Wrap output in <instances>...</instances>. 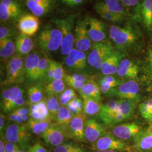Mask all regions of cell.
I'll list each match as a JSON object with an SVG mask.
<instances>
[{
	"mask_svg": "<svg viewBox=\"0 0 152 152\" xmlns=\"http://www.w3.org/2000/svg\"><path fill=\"white\" fill-rule=\"evenodd\" d=\"M15 44L17 55L20 56L29 54L34 48V43L32 38L23 34L16 37Z\"/></svg>",
	"mask_w": 152,
	"mask_h": 152,
	"instance_id": "d4e9b609",
	"label": "cell"
},
{
	"mask_svg": "<svg viewBox=\"0 0 152 152\" xmlns=\"http://www.w3.org/2000/svg\"><path fill=\"white\" fill-rule=\"evenodd\" d=\"M119 100H111L103 104L98 117L106 126H113L117 124V115L118 107L120 103Z\"/></svg>",
	"mask_w": 152,
	"mask_h": 152,
	"instance_id": "8fae6325",
	"label": "cell"
},
{
	"mask_svg": "<svg viewBox=\"0 0 152 152\" xmlns=\"http://www.w3.org/2000/svg\"><path fill=\"white\" fill-rule=\"evenodd\" d=\"M114 51L113 47L109 42L94 43L87 56V63L97 70L100 69L104 61Z\"/></svg>",
	"mask_w": 152,
	"mask_h": 152,
	"instance_id": "5b68a950",
	"label": "cell"
},
{
	"mask_svg": "<svg viewBox=\"0 0 152 152\" xmlns=\"http://www.w3.org/2000/svg\"><path fill=\"white\" fill-rule=\"evenodd\" d=\"M134 145L141 152L152 151V129L141 130L134 138Z\"/></svg>",
	"mask_w": 152,
	"mask_h": 152,
	"instance_id": "603a6c76",
	"label": "cell"
},
{
	"mask_svg": "<svg viewBox=\"0 0 152 152\" xmlns=\"http://www.w3.org/2000/svg\"><path fill=\"white\" fill-rule=\"evenodd\" d=\"M105 134L103 126L95 119L87 120L85 124V136L86 141L94 143Z\"/></svg>",
	"mask_w": 152,
	"mask_h": 152,
	"instance_id": "2e32d148",
	"label": "cell"
},
{
	"mask_svg": "<svg viewBox=\"0 0 152 152\" xmlns=\"http://www.w3.org/2000/svg\"><path fill=\"white\" fill-rule=\"evenodd\" d=\"M51 121H39L29 118L27 122L29 130L36 135H41L53 125Z\"/></svg>",
	"mask_w": 152,
	"mask_h": 152,
	"instance_id": "4dcf8cb0",
	"label": "cell"
},
{
	"mask_svg": "<svg viewBox=\"0 0 152 152\" xmlns=\"http://www.w3.org/2000/svg\"><path fill=\"white\" fill-rule=\"evenodd\" d=\"M65 107L69 109L71 114L73 117L77 114L83 112V101L80 98H76L72 100Z\"/></svg>",
	"mask_w": 152,
	"mask_h": 152,
	"instance_id": "ee69618b",
	"label": "cell"
},
{
	"mask_svg": "<svg viewBox=\"0 0 152 152\" xmlns=\"http://www.w3.org/2000/svg\"><path fill=\"white\" fill-rule=\"evenodd\" d=\"M45 99L51 118L56 120V115L61 107L58 99L55 96H48Z\"/></svg>",
	"mask_w": 152,
	"mask_h": 152,
	"instance_id": "ab89813d",
	"label": "cell"
},
{
	"mask_svg": "<svg viewBox=\"0 0 152 152\" xmlns=\"http://www.w3.org/2000/svg\"><path fill=\"white\" fill-rule=\"evenodd\" d=\"M141 36L140 31L131 26L120 27L112 25L109 28V37L119 48L126 49L134 46L138 44Z\"/></svg>",
	"mask_w": 152,
	"mask_h": 152,
	"instance_id": "6da1fadb",
	"label": "cell"
},
{
	"mask_svg": "<svg viewBox=\"0 0 152 152\" xmlns=\"http://www.w3.org/2000/svg\"><path fill=\"white\" fill-rule=\"evenodd\" d=\"M40 57L36 53L28 55L24 60L26 77L29 82H38L37 72Z\"/></svg>",
	"mask_w": 152,
	"mask_h": 152,
	"instance_id": "d6986e66",
	"label": "cell"
},
{
	"mask_svg": "<svg viewBox=\"0 0 152 152\" xmlns=\"http://www.w3.org/2000/svg\"><path fill=\"white\" fill-rule=\"evenodd\" d=\"M15 52V44L11 38L0 40V56L1 59H9L12 56Z\"/></svg>",
	"mask_w": 152,
	"mask_h": 152,
	"instance_id": "d6a6232c",
	"label": "cell"
},
{
	"mask_svg": "<svg viewBox=\"0 0 152 152\" xmlns=\"http://www.w3.org/2000/svg\"><path fill=\"white\" fill-rule=\"evenodd\" d=\"M24 94V90L18 86H13L4 89L1 94V108L6 112L11 104L16 100L23 98Z\"/></svg>",
	"mask_w": 152,
	"mask_h": 152,
	"instance_id": "ac0fdd59",
	"label": "cell"
},
{
	"mask_svg": "<svg viewBox=\"0 0 152 152\" xmlns=\"http://www.w3.org/2000/svg\"><path fill=\"white\" fill-rule=\"evenodd\" d=\"M77 98V94L75 90L69 88L66 89L64 92L59 95L58 100L61 106H66L71 101Z\"/></svg>",
	"mask_w": 152,
	"mask_h": 152,
	"instance_id": "b9f144b4",
	"label": "cell"
},
{
	"mask_svg": "<svg viewBox=\"0 0 152 152\" xmlns=\"http://www.w3.org/2000/svg\"><path fill=\"white\" fill-rule=\"evenodd\" d=\"M65 81L64 79L55 80L46 84L45 90L48 96H57L65 90Z\"/></svg>",
	"mask_w": 152,
	"mask_h": 152,
	"instance_id": "836d02e7",
	"label": "cell"
},
{
	"mask_svg": "<svg viewBox=\"0 0 152 152\" xmlns=\"http://www.w3.org/2000/svg\"><path fill=\"white\" fill-rule=\"evenodd\" d=\"M86 115L83 112L73 117L67 131V136L77 141H85V130Z\"/></svg>",
	"mask_w": 152,
	"mask_h": 152,
	"instance_id": "30bf717a",
	"label": "cell"
},
{
	"mask_svg": "<svg viewBox=\"0 0 152 152\" xmlns=\"http://www.w3.org/2000/svg\"><path fill=\"white\" fill-rule=\"evenodd\" d=\"M82 98L83 104V112L85 114L88 116L99 114L103 105L100 103V101L85 96H82Z\"/></svg>",
	"mask_w": 152,
	"mask_h": 152,
	"instance_id": "83f0119b",
	"label": "cell"
},
{
	"mask_svg": "<svg viewBox=\"0 0 152 152\" xmlns=\"http://www.w3.org/2000/svg\"><path fill=\"white\" fill-rule=\"evenodd\" d=\"M26 77L24 61L18 55L13 56L6 66V85H13L21 83Z\"/></svg>",
	"mask_w": 152,
	"mask_h": 152,
	"instance_id": "52a82bcc",
	"label": "cell"
},
{
	"mask_svg": "<svg viewBox=\"0 0 152 152\" xmlns=\"http://www.w3.org/2000/svg\"><path fill=\"white\" fill-rule=\"evenodd\" d=\"M125 6L134 7L139 5L140 0H119Z\"/></svg>",
	"mask_w": 152,
	"mask_h": 152,
	"instance_id": "f5cc1de1",
	"label": "cell"
},
{
	"mask_svg": "<svg viewBox=\"0 0 152 152\" xmlns=\"http://www.w3.org/2000/svg\"><path fill=\"white\" fill-rule=\"evenodd\" d=\"M88 35L94 43L104 42L106 38L105 26L98 19L91 18L88 19Z\"/></svg>",
	"mask_w": 152,
	"mask_h": 152,
	"instance_id": "e0dca14e",
	"label": "cell"
},
{
	"mask_svg": "<svg viewBox=\"0 0 152 152\" xmlns=\"http://www.w3.org/2000/svg\"><path fill=\"white\" fill-rule=\"evenodd\" d=\"M1 3L18 15H20L21 12L20 7L16 0H1Z\"/></svg>",
	"mask_w": 152,
	"mask_h": 152,
	"instance_id": "bcb514c9",
	"label": "cell"
},
{
	"mask_svg": "<svg viewBox=\"0 0 152 152\" xmlns=\"http://www.w3.org/2000/svg\"><path fill=\"white\" fill-rule=\"evenodd\" d=\"M73 116L69 109L65 106H61L60 110L56 115V125L65 131L67 135V131Z\"/></svg>",
	"mask_w": 152,
	"mask_h": 152,
	"instance_id": "f1b7e54d",
	"label": "cell"
},
{
	"mask_svg": "<svg viewBox=\"0 0 152 152\" xmlns=\"http://www.w3.org/2000/svg\"><path fill=\"white\" fill-rule=\"evenodd\" d=\"M19 16L14 12L11 11L9 8L2 4H0V18L1 20L6 21L12 19Z\"/></svg>",
	"mask_w": 152,
	"mask_h": 152,
	"instance_id": "f6af8a7d",
	"label": "cell"
},
{
	"mask_svg": "<svg viewBox=\"0 0 152 152\" xmlns=\"http://www.w3.org/2000/svg\"><path fill=\"white\" fill-rule=\"evenodd\" d=\"M39 22L37 16L32 14H26L22 16L18 22V28L23 34L28 36L34 35L37 32Z\"/></svg>",
	"mask_w": 152,
	"mask_h": 152,
	"instance_id": "9a60e30c",
	"label": "cell"
},
{
	"mask_svg": "<svg viewBox=\"0 0 152 152\" xmlns=\"http://www.w3.org/2000/svg\"><path fill=\"white\" fill-rule=\"evenodd\" d=\"M122 80L115 77L113 75L104 76L99 81V86L101 92L104 94L109 95L112 90L119 86Z\"/></svg>",
	"mask_w": 152,
	"mask_h": 152,
	"instance_id": "4316f807",
	"label": "cell"
},
{
	"mask_svg": "<svg viewBox=\"0 0 152 152\" xmlns=\"http://www.w3.org/2000/svg\"><path fill=\"white\" fill-rule=\"evenodd\" d=\"M136 14L145 27L152 29V0H142L136 7Z\"/></svg>",
	"mask_w": 152,
	"mask_h": 152,
	"instance_id": "7402d4cb",
	"label": "cell"
},
{
	"mask_svg": "<svg viewBox=\"0 0 152 152\" xmlns=\"http://www.w3.org/2000/svg\"><path fill=\"white\" fill-rule=\"evenodd\" d=\"M92 152H123L121 151H95Z\"/></svg>",
	"mask_w": 152,
	"mask_h": 152,
	"instance_id": "680465c9",
	"label": "cell"
},
{
	"mask_svg": "<svg viewBox=\"0 0 152 152\" xmlns=\"http://www.w3.org/2000/svg\"><path fill=\"white\" fill-rule=\"evenodd\" d=\"M108 95L120 99L134 100L138 103L140 100V87L136 80H129L122 82L113 88Z\"/></svg>",
	"mask_w": 152,
	"mask_h": 152,
	"instance_id": "8992f818",
	"label": "cell"
},
{
	"mask_svg": "<svg viewBox=\"0 0 152 152\" xmlns=\"http://www.w3.org/2000/svg\"><path fill=\"white\" fill-rule=\"evenodd\" d=\"M139 72L137 64L132 60L125 59L121 60L117 75L120 78L127 80H137Z\"/></svg>",
	"mask_w": 152,
	"mask_h": 152,
	"instance_id": "ffe728a7",
	"label": "cell"
},
{
	"mask_svg": "<svg viewBox=\"0 0 152 152\" xmlns=\"http://www.w3.org/2000/svg\"><path fill=\"white\" fill-rule=\"evenodd\" d=\"M143 71L145 81L152 91V50H149L143 64Z\"/></svg>",
	"mask_w": 152,
	"mask_h": 152,
	"instance_id": "e575fe53",
	"label": "cell"
},
{
	"mask_svg": "<svg viewBox=\"0 0 152 152\" xmlns=\"http://www.w3.org/2000/svg\"><path fill=\"white\" fill-rule=\"evenodd\" d=\"M1 137H2L4 141L5 142V146L6 150L7 152H28L27 149L23 148L22 147H20L19 145L15 144L13 143L10 142L9 141H6L4 134L2 135H1Z\"/></svg>",
	"mask_w": 152,
	"mask_h": 152,
	"instance_id": "7dc6e473",
	"label": "cell"
},
{
	"mask_svg": "<svg viewBox=\"0 0 152 152\" xmlns=\"http://www.w3.org/2000/svg\"><path fill=\"white\" fill-rule=\"evenodd\" d=\"M34 1H36L38 3H39L44 5L50 6V5H51V2H50V0H34Z\"/></svg>",
	"mask_w": 152,
	"mask_h": 152,
	"instance_id": "6f0895ef",
	"label": "cell"
},
{
	"mask_svg": "<svg viewBox=\"0 0 152 152\" xmlns=\"http://www.w3.org/2000/svg\"><path fill=\"white\" fill-rule=\"evenodd\" d=\"M149 127L152 129V122H149Z\"/></svg>",
	"mask_w": 152,
	"mask_h": 152,
	"instance_id": "91938a15",
	"label": "cell"
},
{
	"mask_svg": "<svg viewBox=\"0 0 152 152\" xmlns=\"http://www.w3.org/2000/svg\"><path fill=\"white\" fill-rule=\"evenodd\" d=\"M11 36H12V31L10 29L4 26L0 27V40L10 38Z\"/></svg>",
	"mask_w": 152,
	"mask_h": 152,
	"instance_id": "816d5d0a",
	"label": "cell"
},
{
	"mask_svg": "<svg viewBox=\"0 0 152 152\" xmlns=\"http://www.w3.org/2000/svg\"><path fill=\"white\" fill-rule=\"evenodd\" d=\"M54 80L58 79H64L65 74L63 65L60 63L54 60Z\"/></svg>",
	"mask_w": 152,
	"mask_h": 152,
	"instance_id": "c3c4849f",
	"label": "cell"
},
{
	"mask_svg": "<svg viewBox=\"0 0 152 152\" xmlns=\"http://www.w3.org/2000/svg\"><path fill=\"white\" fill-rule=\"evenodd\" d=\"M87 57L84 52L72 49L65 59V64L69 69L77 72L83 71L86 67Z\"/></svg>",
	"mask_w": 152,
	"mask_h": 152,
	"instance_id": "4fadbf2b",
	"label": "cell"
},
{
	"mask_svg": "<svg viewBox=\"0 0 152 152\" xmlns=\"http://www.w3.org/2000/svg\"><path fill=\"white\" fill-rule=\"evenodd\" d=\"M0 152H7L6 150L5 146V142L2 137L1 136V140H0Z\"/></svg>",
	"mask_w": 152,
	"mask_h": 152,
	"instance_id": "9f6ffc18",
	"label": "cell"
},
{
	"mask_svg": "<svg viewBox=\"0 0 152 152\" xmlns=\"http://www.w3.org/2000/svg\"><path fill=\"white\" fill-rule=\"evenodd\" d=\"M78 92L81 96H87L98 101H100L102 100V92L99 84L94 80L93 78H91L88 81H87L81 91Z\"/></svg>",
	"mask_w": 152,
	"mask_h": 152,
	"instance_id": "484cf974",
	"label": "cell"
},
{
	"mask_svg": "<svg viewBox=\"0 0 152 152\" xmlns=\"http://www.w3.org/2000/svg\"><path fill=\"white\" fill-rule=\"evenodd\" d=\"M120 103L118 107V113L122 115L125 120L131 118L134 113L138 103L136 101L131 100L120 99Z\"/></svg>",
	"mask_w": 152,
	"mask_h": 152,
	"instance_id": "1f68e13d",
	"label": "cell"
},
{
	"mask_svg": "<svg viewBox=\"0 0 152 152\" xmlns=\"http://www.w3.org/2000/svg\"><path fill=\"white\" fill-rule=\"evenodd\" d=\"M122 60V54L117 51H114L102 64L100 69L102 74L104 76L114 75L117 74Z\"/></svg>",
	"mask_w": 152,
	"mask_h": 152,
	"instance_id": "44dd1931",
	"label": "cell"
},
{
	"mask_svg": "<svg viewBox=\"0 0 152 152\" xmlns=\"http://www.w3.org/2000/svg\"><path fill=\"white\" fill-rule=\"evenodd\" d=\"M54 60L50 59V65H49V69L48 71V73L46 77L45 83L46 85L50 82L54 81Z\"/></svg>",
	"mask_w": 152,
	"mask_h": 152,
	"instance_id": "681fc988",
	"label": "cell"
},
{
	"mask_svg": "<svg viewBox=\"0 0 152 152\" xmlns=\"http://www.w3.org/2000/svg\"><path fill=\"white\" fill-rule=\"evenodd\" d=\"M27 151L28 152H48V150L38 142L32 145H30Z\"/></svg>",
	"mask_w": 152,
	"mask_h": 152,
	"instance_id": "f907efd6",
	"label": "cell"
},
{
	"mask_svg": "<svg viewBox=\"0 0 152 152\" xmlns=\"http://www.w3.org/2000/svg\"><path fill=\"white\" fill-rule=\"evenodd\" d=\"M88 20L78 22L75 28V45L76 49L86 52L91 47V40L88 35Z\"/></svg>",
	"mask_w": 152,
	"mask_h": 152,
	"instance_id": "ba28073f",
	"label": "cell"
},
{
	"mask_svg": "<svg viewBox=\"0 0 152 152\" xmlns=\"http://www.w3.org/2000/svg\"><path fill=\"white\" fill-rule=\"evenodd\" d=\"M54 152H85V149L73 143H63L55 147Z\"/></svg>",
	"mask_w": 152,
	"mask_h": 152,
	"instance_id": "7bdbcfd3",
	"label": "cell"
},
{
	"mask_svg": "<svg viewBox=\"0 0 152 152\" xmlns=\"http://www.w3.org/2000/svg\"><path fill=\"white\" fill-rule=\"evenodd\" d=\"M26 5L33 15L37 17L44 15L50 9V6L42 5L34 0H26Z\"/></svg>",
	"mask_w": 152,
	"mask_h": 152,
	"instance_id": "74e56055",
	"label": "cell"
},
{
	"mask_svg": "<svg viewBox=\"0 0 152 152\" xmlns=\"http://www.w3.org/2000/svg\"><path fill=\"white\" fill-rule=\"evenodd\" d=\"M27 94L30 105L38 103L43 100V88L39 84L29 87L28 89Z\"/></svg>",
	"mask_w": 152,
	"mask_h": 152,
	"instance_id": "d590c367",
	"label": "cell"
},
{
	"mask_svg": "<svg viewBox=\"0 0 152 152\" xmlns=\"http://www.w3.org/2000/svg\"><path fill=\"white\" fill-rule=\"evenodd\" d=\"M63 34L59 28H46L38 37L40 48L46 52H54L60 48Z\"/></svg>",
	"mask_w": 152,
	"mask_h": 152,
	"instance_id": "277c9868",
	"label": "cell"
},
{
	"mask_svg": "<svg viewBox=\"0 0 152 152\" xmlns=\"http://www.w3.org/2000/svg\"><path fill=\"white\" fill-rule=\"evenodd\" d=\"M95 9L99 15L103 19L109 22H120L122 21L125 19V16L116 14L108 11L101 6L99 5L98 4H96Z\"/></svg>",
	"mask_w": 152,
	"mask_h": 152,
	"instance_id": "8d00e7d4",
	"label": "cell"
},
{
	"mask_svg": "<svg viewBox=\"0 0 152 152\" xmlns=\"http://www.w3.org/2000/svg\"><path fill=\"white\" fill-rule=\"evenodd\" d=\"M5 119L6 117L5 116V115L1 113L0 114V132H1V135H2L4 134Z\"/></svg>",
	"mask_w": 152,
	"mask_h": 152,
	"instance_id": "db71d44e",
	"label": "cell"
},
{
	"mask_svg": "<svg viewBox=\"0 0 152 152\" xmlns=\"http://www.w3.org/2000/svg\"><path fill=\"white\" fill-rule=\"evenodd\" d=\"M141 130V127L136 124L127 123L115 126L112 130V133L115 137L124 141L134 139Z\"/></svg>",
	"mask_w": 152,
	"mask_h": 152,
	"instance_id": "5bb4252c",
	"label": "cell"
},
{
	"mask_svg": "<svg viewBox=\"0 0 152 152\" xmlns=\"http://www.w3.org/2000/svg\"><path fill=\"white\" fill-rule=\"evenodd\" d=\"M93 147L95 151H122L127 144L113 135L105 133L93 144Z\"/></svg>",
	"mask_w": 152,
	"mask_h": 152,
	"instance_id": "9c48e42d",
	"label": "cell"
},
{
	"mask_svg": "<svg viewBox=\"0 0 152 152\" xmlns=\"http://www.w3.org/2000/svg\"><path fill=\"white\" fill-rule=\"evenodd\" d=\"M29 109L30 118L39 121H51L45 99H43L38 103L30 105Z\"/></svg>",
	"mask_w": 152,
	"mask_h": 152,
	"instance_id": "cb8c5ba5",
	"label": "cell"
},
{
	"mask_svg": "<svg viewBox=\"0 0 152 152\" xmlns=\"http://www.w3.org/2000/svg\"><path fill=\"white\" fill-rule=\"evenodd\" d=\"M6 141L17 144L23 148L28 149L31 139V134L27 125L11 124L5 129L4 134Z\"/></svg>",
	"mask_w": 152,
	"mask_h": 152,
	"instance_id": "3957f363",
	"label": "cell"
},
{
	"mask_svg": "<svg viewBox=\"0 0 152 152\" xmlns=\"http://www.w3.org/2000/svg\"><path fill=\"white\" fill-rule=\"evenodd\" d=\"M50 59L46 57L41 58L38 64L37 72V80L38 82L45 83L50 65Z\"/></svg>",
	"mask_w": 152,
	"mask_h": 152,
	"instance_id": "60d3db41",
	"label": "cell"
},
{
	"mask_svg": "<svg viewBox=\"0 0 152 152\" xmlns=\"http://www.w3.org/2000/svg\"><path fill=\"white\" fill-rule=\"evenodd\" d=\"M41 136L47 144L56 147L64 143L67 135L62 128L56 124H53Z\"/></svg>",
	"mask_w": 152,
	"mask_h": 152,
	"instance_id": "7c38bea8",
	"label": "cell"
},
{
	"mask_svg": "<svg viewBox=\"0 0 152 152\" xmlns=\"http://www.w3.org/2000/svg\"><path fill=\"white\" fill-rule=\"evenodd\" d=\"M106 10L113 13L125 16L127 14L126 6L119 0H104L103 2L98 3Z\"/></svg>",
	"mask_w": 152,
	"mask_h": 152,
	"instance_id": "f546056e",
	"label": "cell"
},
{
	"mask_svg": "<svg viewBox=\"0 0 152 152\" xmlns=\"http://www.w3.org/2000/svg\"><path fill=\"white\" fill-rule=\"evenodd\" d=\"M139 110L143 118L149 122H152V97L140 104Z\"/></svg>",
	"mask_w": 152,
	"mask_h": 152,
	"instance_id": "f35d334b",
	"label": "cell"
},
{
	"mask_svg": "<svg viewBox=\"0 0 152 152\" xmlns=\"http://www.w3.org/2000/svg\"><path fill=\"white\" fill-rule=\"evenodd\" d=\"M65 4L69 6H77L81 4L83 0H62Z\"/></svg>",
	"mask_w": 152,
	"mask_h": 152,
	"instance_id": "11a10c76",
	"label": "cell"
},
{
	"mask_svg": "<svg viewBox=\"0 0 152 152\" xmlns=\"http://www.w3.org/2000/svg\"><path fill=\"white\" fill-rule=\"evenodd\" d=\"M54 23L63 34L60 51L63 55L66 56L73 49L75 45V34L73 33L74 17L70 16L64 19H56Z\"/></svg>",
	"mask_w": 152,
	"mask_h": 152,
	"instance_id": "7a4b0ae2",
	"label": "cell"
}]
</instances>
